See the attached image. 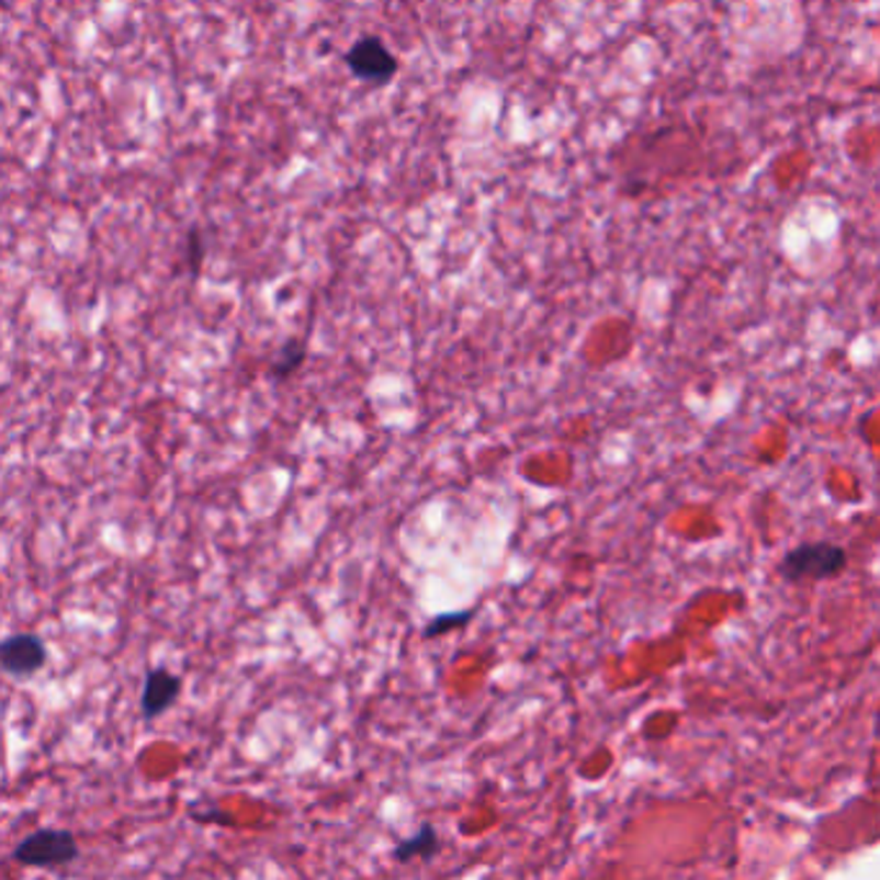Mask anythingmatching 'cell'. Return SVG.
Segmentation results:
<instances>
[{"label": "cell", "instance_id": "cell-1", "mask_svg": "<svg viewBox=\"0 0 880 880\" xmlns=\"http://www.w3.org/2000/svg\"><path fill=\"white\" fill-rule=\"evenodd\" d=\"M80 857V845L70 828L40 826L29 832L24 839L16 842L11 849V860L21 868L34 870H57L68 868Z\"/></svg>", "mask_w": 880, "mask_h": 880}, {"label": "cell", "instance_id": "cell-2", "mask_svg": "<svg viewBox=\"0 0 880 880\" xmlns=\"http://www.w3.org/2000/svg\"><path fill=\"white\" fill-rule=\"evenodd\" d=\"M847 568V550L837 542H801L782 555L777 563V574L785 582H824L839 576Z\"/></svg>", "mask_w": 880, "mask_h": 880}, {"label": "cell", "instance_id": "cell-3", "mask_svg": "<svg viewBox=\"0 0 880 880\" xmlns=\"http://www.w3.org/2000/svg\"><path fill=\"white\" fill-rule=\"evenodd\" d=\"M351 76L366 86H387L398 76V57L377 34H364L343 55Z\"/></svg>", "mask_w": 880, "mask_h": 880}, {"label": "cell", "instance_id": "cell-4", "mask_svg": "<svg viewBox=\"0 0 880 880\" xmlns=\"http://www.w3.org/2000/svg\"><path fill=\"white\" fill-rule=\"evenodd\" d=\"M49 662L47 643L36 633H13L0 641V666L5 677L26 681L40 674Z\"/></svg>", "mask_w": 880, "mask_h": 880}, {"label": "cell", "instance_id": "cell-5", "mask_svg": "<svg viewBox=\"0 0 880 880\" xmlns=\"http://www.w3.org/2000/svg\"><path fill=\"white\" fill-rule=\"evenodd\" d=\"M183 679L173 674L168 666H150L145 672L143 692H140V715L143 721H158L166 715L181 698Z\"/></svg>", "mask_w": 880, "mask_h": 880}, {"label": "cell", "instance_id": "cell-6", "mask_svg": "<svg viewBox=\"0 0 880 880\" xmlns=\"http://www.w3.org/2000/svg\"><path fill=\"white\" fill-rule=\"evenodd\" d=\"M442 849V837H439V828L435 824H421L410 834L408 839H400L398 845L393 847V860L398 865H408L414 860H435Z\"/></svg>", "mask_w": 880, "mask_h": 880}, {"label": "cell", "instance_id": "cell-7", "mask_svg": "<svg viewBox=\"0 0 880 880\" xmlns=\"http://www.w3.org/2000/svg\"><path fill=\"white\" fill-rule=\"evenodd\" d=\"M307 359V343L305 339H290L282 343V349L277 351V357L271 359L269 364V377L274 380V383H282V380H287L295 375L300 366L305 364Z\"/></svg>", "mask_w": 880, "mask_h": 880}, {"label": "cell", "instance_id": "cell-8", "mask_svg": "<svg viewBox=\"0 0 880 880\" xmlns=\"http://www.w3.org/2000/svg\"><path fill=\"white\" fill-rule=\"evenodd\" d=\"M475 618V610L473 607H465V610H458V612H439L437 618H431L427 625L421 630V638L424 641H435V638H444L454 633V630H462L467 628Z\"/></svg>", "mask_w": 880, "mask_h": 880}, {"label": "cell", "instance_id": "cell-9", "mask_svg": "<svg viewBox=\"0 0 880 880\" xmlns=\"http://www.w3.org/2000/svg\"><path fill=\"white\" fill-rule=\"evenodd\" d=\"M202 256H204L202 236H200V230H192L189 233V269H192L194 277L200 274V269H202Z\"/></svg>", "mask_w": 880, "mask_h": 880}]
</instances>
